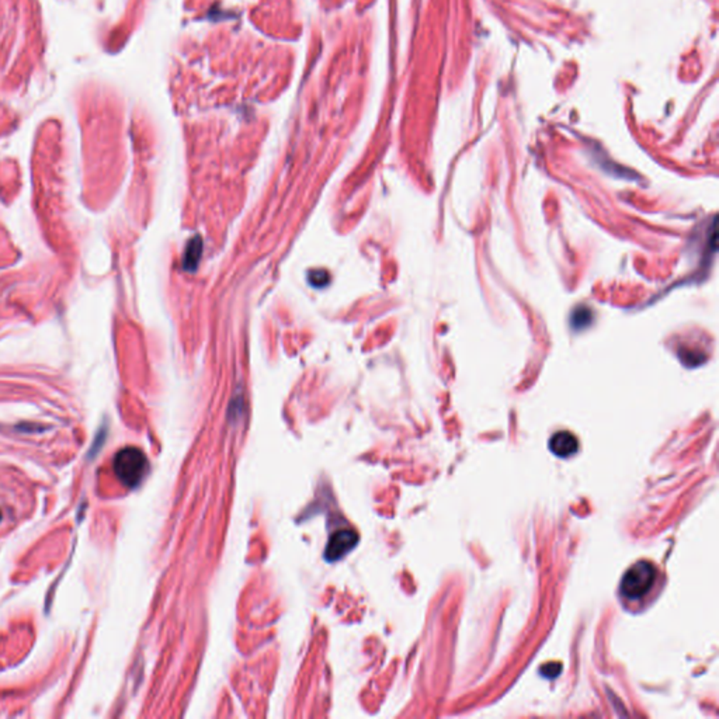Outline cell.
I'll return each mask as SVG.
<instances>
[{"label":"cell","instance_id":"5b68a950","mask_svg":"<svg viewBox=\"0 0 719 719\" xmlns=\"http://www.w3.org/2000/svg\"><path fill=\"white\" fill-rule=\"evenodd\" d=\"M201 255H203V240L200 236H195L185 246L184 260H183L184 269L187 271H195V269L198 267Z\"/></svg>","mask_w":719,"mask_h":719},{"label":"cell","instance_id":"3957f363","mask_svg":"<svg viewBox=\"0 0 719 719\" xmlns=\"http://www.w3.org/2000/svg\"><path fill=\"white\" fill-rule=\"evenodd\" d=\"M359 544V534L353 530H339L330 536L325 548V559L337 562L349 555Z\"/></svg>","mask_w":719,"mask_h":719},{"label":"cell","instance_id":"6da1fadb","mask_svg":"<svg viewBox=\"0 0 719 719\" xmlns=\"http://www.w3.org/2000/svg\"><path fill=\"white\" fill-rule=\"evenodd\" d=\"M113 469L118 481L130 488H138L146 478L149 462L146 455L139 449L127 447L118 451L113 461Z\"/></svg>","mask_w":719,"mask_h":719},{"label":"cell","instance_id":"52a82bcc","mask_svg":"<svg viewBox=\"0 0 719 719\" xmlns=\"http://www.w3.org/2000/svg\"><path fill=\"white\" fill-rule=\"evenodd\" d=\"M562 672V666L559 663H546L541 668V674L545 678H555Z\"/></svg>","mask_w":719,"mask_h":719},{"label":"cell","instance_id":"8992f818","mask_svg":"<svg viewBox=\"0 0 719 719\" xmlns=\"http://www.w3.org/2000/svg\"><path fill=\"white\" fill-rule=\"evenodd\" d=\"M591 319H593V315L587 308H578L572 314V327H575L576 330L584 329L591 323Z\"/></svg>","mask_w":719,"mask_h":719},{"label":"cell","instance_id":"277c9868","mask_svg":"<svg viewBox=\"0 0 719 719\" xmlns=\"http://www.w3.org/2000/svg\"><path fill=\"white\" fill-rule=\"evenodd\" d=\"M549 449L558 458H568L579 449V442L571 432L562 430L555 433L549 440Z\"/></svg>","mask_w":719,"mask_h":719},{"label":"cell","instance_id":"ba28073f","mask_svg":"<svg viewBox=\"0 0 719 719\" xmlns=\"http://www.w3.org/2000/svg\"><path fill=\"white\" fill-rule=\"evenodd\" d=\"M0 519H1V514H0Z\"/></svg>","mask_w":719,"mask_h":719},{"label":"cell","instance_id":"7a4b0ae2","mask_svg":"<svg viewBox=\"0 0 719 719\" xmlns=\"http://www.w3.org/2000/svg\"><path fill=\"white\" fill-rule=\"evenodd\" d=\"M656 578L658 569L653 564L646 561L636 562L626 572L620 586V593L628 600H639L651 591Z\"/></svg>","mask_w":719,"mask_h":719}]
</instances>
